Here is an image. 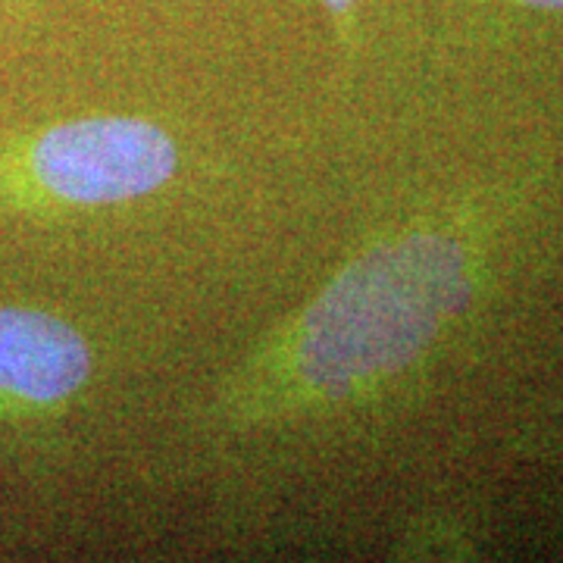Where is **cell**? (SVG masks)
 <instances>
[{
    "instance_id": "cell-1",
    "label": "cell",
    "mask_w": 563,
    "mask_h": 563,
    "mask_svg": "<svg viewBox=\"0 0 563 563\" xmlns=\"http://www.w3.org/2000/svg\"><path fill=\"white\" fill-rule=\"evenodd\" d=\"M483 242L457 222H422L363 247L232 379L244 417L322 410L417 369L473 307Z\"/></svg>"
},
{
    "instance_id": "cell-2",
    "label": "cell",
    "mask_w": 563,
    "mask_h": 563,
    "mask_svg": "<svg viewBox=\"0 0 563 563\" xmlns=\"http://www.w3.org/2000/svg\"><path fill=\"white\" fill-rule=\"evenodd\" d=\"M179 169L176 141L139 117H81L0 147V207L91 210L154 195Z\"/></svg>"
},
{
    "instance_id": "cell-3",
    "label": "cell",
    "mask_w": 563,
    "mask_h": 563,
    "mask_svg": "<svg viewBox=\"0 0 563 563\" xmlns=\"http://www.w3.org/2000/svg\"><path fill=\"white\" fill-rule=\"evenodd\" d=\"M91 366V347L73 322L0 303V422L57 413L88 385Z\"/></svg>"
},
{
    "instance_id": "cell-4",
    "label": "cell",
    "mask_w": 563,
    "mask_h": 563,
    "mask_svg": "<svg viewBox=\"0 0 563 563\" xmlns=\"http://www.w3.org/2000/svg\"><path fill=\"white\" fill-rule=\"evenodd\" d=\"M363 0H322V10L329 13V20L335 25V35L344 44L357 41V25H361Z\"/></svg>"
},
{
    "instance_id": "cell-5",
    "label": "cell",
    "mask_w": 563,
    "mask_h": 563,
    "mask_svg": "<svg viewBox=\"0 0 563 563\" xmlns=\"http://www.w3.org/2000/svg\"><path fill=\"white\" fill-rule=\"evenodd\" d=\"M510 3L536 13H563V0H510Z\"/></svg>"
}]
</instances>
